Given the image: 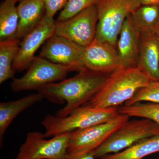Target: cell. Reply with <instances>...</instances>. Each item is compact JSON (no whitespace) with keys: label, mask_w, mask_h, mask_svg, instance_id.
Here are the masks:
<instances>
[{"label":"cell","mask_w":159,"mask_h":159,"mask_svg":"<svg viewBox=\"0 0 159 159\" xmlns=\"http://www.w3.org/2000/svg\"><path fill=\"white\" fill-rule=\"evenodd\" d=\"M142 5H159V0H141Z\"/></svg>","instance_id":"obj_26"},{"label":"cell","mask_w":159,"mask_h":159,"mask_svg":"<svg viewBox=\"0 0 159 159\" xmlns=\"http://www.w3.org/2000/svg\"><path fill=\"white\" fill-rule=\"evenodd\" d=\"M77 73L74 77L44 86L37 90L51 102H66L65 106L56 113L57 116H66L88 103L102 89L109 75L88 69Z\"/></svg>","instance_id":"obj_1"},{"label":"cell","mask_w":159,"mask_h":159,"mask_svg":"<svg viewBox=\"0 0 159 159\" xmlns=\"http://www.w3.org/2000/svg\"><path fill=\"white\" fill-rule=\"evenodd\" d=\"M138 66L152 81L159 80V39L153 31L142 32Z\"/></svg>","instance_id":"obj_14"},{"label":"cell","mask_w":159,"mask_h":159,"mask_svg":"<svg viewBox=\"0 0 159 159\" xmlns=\"http://www.w3.org/2000/svg\"><path fill=\"white\" fill-rule=\"evenodd\" d=\"M16 0H5L0 6V41L16 38L19 25Z\"/></svg>","instance_id":"obj_17"},{"label":"cell","mask_w":159,"mask_h":159,"mask_svg":"<svg viewBox=\"0 0 159 159\" xmlns=\"http://www.w3.org/2000/svg\"><path fill=\"white\" fill-rule=\"evenodd\" d=\"M70 137L69 133L47 139L42 133L30 132L16 159H65Z\"/></svg>","instance_id":"obj_8"},{"label":"cell","mask_w":159,"mask_h":159,"mask_svg":"<svg viewBox=\"0 0 159 159\" xmlns=\"http://www.w3.org/2000/svg\"><path fill=\"white\" fill-rule=\"evenodd\" d=\"M92 152L80 154H70L67 153L65 159H95Z\"/></svg>","instance_id":"obj_25"},{"label":"cell","mask_w":159,"mask_h":159,"mask_svg":"<svg viewBox=\"0 0 159 159\" xmlns=\"http://www.w3.org/2000/svg\"><path fill=\"white\" fill-rule=\"evenodd\" d=\"M25 75L13 78L11 88L15 92L35 90L44 86L61 81L74 71L67 66L54 63L44 58L34 57Z\"/></svg>","instance_id":"obj_6"},{"label":"cell","mask_w":159,"mask_h":159,"mask_svg":"<svg viewBox=\"0 0 159 159\" xmlns=\"http://www.w3.org/2000/svg\"><path fill=\"white\" fill-rule=\"evenodd\" d=\"M55 21L45 14L37 27L23 39L12 68L15 72L28 69L39 48L55 34Z\"/></svg>","instance_id":"obj_11"},{"label":"cell","mask_w":159,"mask_h":159,"mask_svg":"<svg viewBox=\"0 0 159 159\" xmlns=\"http://www.w3.org/2000/svg\"><path fill=\"white\" fill-rule=\"evenodd\" d=\"M153 32L159 39V23L156 26V27L155 28V29H154Z\"/></svg>","instance_id":"obj_27"},{"label":"cell","mask_w":159,"mask_h":159,"mask_svg":"<svg viewBox=\"0 0 159 159\" xmlns=\"http://www.w3.org/2000/svg\"><path fill=\"white\" fill-rule=\"evenodd\" d=\"M99 0H68L61 11L57 21H62L73 17L91 6H96Z\"/></svg>","instance_id":"obj_23"},{"label":"cell","mask_w":159,"mask_h":159,"mask_svg":"<svg viewBox=\"0 0 159 159\" xmlns=\"http://www.w3.org/2000/svg\"><path fill=\"white\" fill-rule=\"evenodd\" d=\"M45 6L46 14L54 18L57 11L61 10L68 0H43Z\"/></svg>","instance_id":"obj_24"},{"label":"cell","mask_w":159,"mask_h":159,"mask_svg":"<svg viewBox=\"0 0 159 159\" xmlns=\"http://www.w3.org/2000/svg\"><path fill=\"white\" fill-rule=\"evenodd\" d=\"M141 102L159 103V80L151 81L148 85L139 89L125 105Z\"/></svg>","instance_id":"obj_22"},{"label":"cell","mask_w":159,"mask_h":159,"mask_svg":"<svg viewBox=\"0 0 159 159\" xmlns=\"http://www.w3.org/2000/svg\"><path fill=\"white\" fill-rule=\"evenodd\" d=\"M17 39L0 41V84L13 79L16 72L12 68L20 46Z\"/></svg>","instance_id":"obj_19"},{"label":"cell","mask_w":159,"mask_h":159,"mask_svg":"<svg viewBox=\"0 0 159 159\" xmlns=\"http://www.w3.org/2000/svg\"><path fill=\"white\" fill-rule=\"evenodd\" d=\"M159 152V134L140 141L125 150L107 155L100 159H143Z\"/></svg>","instance_id":"obj_18"},{"label":"cell","mask_w":159,"mask_h":159,"mask_svg":"<svg viewBox=\"0 0 159 159\" xmlns=\"http://www.w3.org/2000/svg\"><path fill=\"white\" fill-rule=\"evenodd\" d=\"M131 15L141 33L153 31L159 23V5H142Z\"/></svg>","instance_id":"obj_20"},{"label":"cell","mask_w":159,"mask_h":159,"mask_svg":"<svg viewBox=\"0 0 159 159\" xmlns=\"http://www.w3.org/2000/svg\"><path fill=\"white\" fill-rule=\"evenodd\" d=\"M84 48L70 40L54 34L46 42L39 56L79 72L86 69L83 61Z\"/></svg>","instance_id":"obj_10"},{"label":"cell","mask_w":159,"mask_h":159,"mask_svg":"<svg viewBox=\"0 0 159 159\" xmlns=\"http://www.w3.org/2000/svg\"><path fill=\"white\" fill-rule=\"evenodd\" d=\"M142 5L141 0H99L96 38L116 48L123 23L129 15Z\"/></svg>","instance_id":"obj_4"},{"label":"cell","mask_w":159,"mask_h":159,"mask_svg":"<svg viewBox=\"0 0 159 159\" xmlns=\"http://www.w3.org/2000/svg\"><path fill=\"white\" fill-rule=\"evenodd\" d=\"M98 22L96 5L66 20L56 21L55 34L86 47L96 38Z\"/></svg>","instance_id":"obj_9"},{"label":"cell","mask_w":159,"mask_h":159,"mask_svg":"<svg viewBox=\"0 0 159 159\" xmlns=\"http://www.w3.org/2000/svg\"><path fill=\"white\" fill-rule=\"evenodd\" d=\"M127 115L119 113L107 122L78 129L70 133L67 153L80 154L97 149L129 120Z\"/></svg>","instance_id":"obj_7"},{"label":"cell","mask_w":159,"mask_h":159,"mask_svg":"<svg viewBox=\"0 0 159 159\" xmlns=\"http://www.w3.org/2000/svg\"><path fill=\"white\" fill-rule=\"evenodd\" d=\"M159 134V124L144 118L128 120L102 145L92 152L95 158L125 150L143 139Z\"/></svg>","instance_id":"obj_5"},{"label":"cell","mask_w":159,"mask_h":159,"mask_svg":"<svg viewBox=\"0 0 159 159\" xmlns=\"http://www.w3.org/2000/svg\"><path fill=\"white\" fill-rule=\"evenodd\" d=\"M119 113L129 117L144 118L159 124V103L141 102L129 106L124 105L118 108Z\"/></svg>","instance_id":"obj_21"},{"label":"cell","mask_w":159,"mask_h":159,"mask_svg":"<svg viewBox=\"0 0 159 159\" xmlns=\"http://www.w3.org/2000/svg\"><path fill=\"white\" fill-rule=\"evenodd\" d=\"M117 107L99 108L89 103L76 109L65 117L46 116L41 122L46 138L69 133L107 122L119 114Z\"/></svg>","instance_id":"obj_3"},{"label":"cell","mask_w":159,"mask_h":159,"mask_svg":"<svg viewBox=\"0 0 159 159\" xmlns=\"http://www.w3.org/2000/svg\"><path fill=\"white\" fill-rule=\"evenodd\" d=\"M16 1H17V2H19V1H20V0H16Z\"/></svg>","instance_id":"obj_28"},{"label":"cell","mask_w":159,"mask_h":159,"mask_svg":"<svg viewBox=\"0 0 159 159\" xmlns=\"http://www.w3.org/2000/svg\"><path fill=\"white\" fill-rule=\"evenodd\" d=\"M151 81L139 66L120 67L109 75L102 89L88 103L99 108L117 107L128 102Z\"/></svg>","instance_id":"obj_2"},{"label":"cell","mask_w":159,"mask_h":159,"mask_svg":"<svg viewBox=\"0 0 159 159\" xmlns=\"http://www.w3.org/2000/svg\"><path fill=\"white\" fill-rule=\"evenodd\" d=\"M44 99L39 93L29 95L13 101L0 102V145H2L6 130L16 117L27 109Z\"/></svg>","instance_id":"obj_16"},{"label":"cell","mask_w":159,"mask_h":159,"mask_svg":"<svg viewBox=\"0 0 159 159\" xmlns=\"http://www.w3.org/2000/svg\"><path fill=\"white\" fill-rule=\"evenodd\" d=\"M141 35V32L129 15L123 23L117 41L116 48L121 67L138 65Z\"/></svg>","instance_id":"obj_13"},{"label":"cell","mask_w":159,"mask_h":159,"mask_svg":"<svg viewBox=\"0 0 159 159\" xmlns=\"http://www.w3.org/2000/svg\"><path fill=\"white\" fill-rule=\"evenodd\" d=\"M83 61L86 69L107 75L121 67L117 48L96 38L85 47Z\"/></svg>","instance_id":"obj_12"},{"label":"cell","mask_w":159,"mask_h":159,"mask_svg":"<svg viewBox=\"0 0 159 159\" xmlns=\"http://www.w3.org/2000/svg\"><path fill=\"white\" fill-rule=\"evenodd\" d=\"M19 25L16 38L21 40L34 30L46 14L43 0H20L17 6Z\"/></svg>","instance_id":"obj_15"}]
</instances>
